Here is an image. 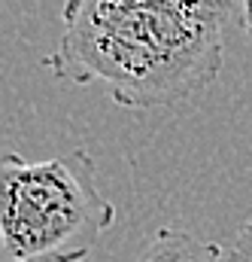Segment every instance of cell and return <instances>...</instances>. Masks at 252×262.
<instances>
[{"mask_svg": "<svg viewBox=\"0 0 252 262\" xmlns=\"http://www.w3.org/2000/svg\"><path fill=\"white\" fill-rule=\"evenodd\" d=\"M131 262H228V250L183 229H158Z\"/></svg>", "mask_w": 252, "mask_h": 262, "instance_id": "3", "label": "cell"}, {"mask_svg": "<svg viewBox=\"0 0 252 262\" xmlns=\"http://www.w3.org/2000/svg\"><path fill=\"white\" fill-rule=\"evenodd\" d=\"M228 262H252V213L240 226V232H237V238L228 250Z\"/></svg>", "mask_w": 252, "mask_h": 262, "instance_id": "4", "label": "cell"}, {"mask_svg": "<svg viewBox=\"0 0 252 262\" xmlns=\"http://www.w3.org/2000/svg\"><path fill=\"white\" fill-rule=\"evenodd\" d=\"M113 223L88 149L46 162L0 156V262H82Z\"/></svg>", "mask_w": 252, "mask_h": 262, "instance_id": "2", "label": "cell"}, {"mask_svg": "<svg viewBox=\"0 0 252 262\" xmlns=\"http://www.w3.org/2000/svg\"><path fill=\"white\" fill-rule=\"evenodd\" d=\"M243 3V31H246V37H249V43H252V0H240Z\"/></svg>", "mask_w": 252, "mask_h": 262, "instance_id": "5", "label": "cell"}, {"mask_svg": "<svg viewBox=\"0 0 252 262\" xmlns=\"http://www.w3.org/2000/svg\"><path fill=\"white\" fill-rule=\"evenodd\" d=\"M228 12V0H67L43 64L55 79L104 85L125 110L173 107L219 79Z\"/></svg>", "mask_w": 252, "mask_h": 262, "instance_id": "1", "label": "cell"}]
</instances>
